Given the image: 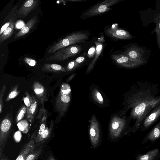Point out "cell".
I'll use <instances>...</instances> for the list:
<instances>
[{
    "label": "cell",
    "instance_id": "cell-1",
    "mask_svg": "<svg viewBox=\"0 0 160 160\" xmlns=\"http://www.w3.org/2000/svg\"><path fill=\"white\" fill-rule=\"evenodd\" d=\"M160 103V97H154L143 92H139L132 103V115L136 120L133 131L138 129L147 114Z\"/></svg>",
    "mask_w": 160,
    "mask_h": 160
},
{
    "label": "cell",
    "instance_id": "cell-2",
    "mask_svg": "<svg viewBox=\"0 0 160 160\" xmlns=\"http://www.w3.org/2000/svg\"><path fill=\"white\" fill-rule=\"evenodd\" d=\"M89 35L85 32L78 31L72 33L53 44L49 49L48 53H54L59 49L76 43L84 42L89 38Z\"/></svg>",
    "mask_w": 160,
    "mask_h": 160
},
{
    "label": "cell",
    "instance_id": "cell-3",
    "mask_svg": "<svg viewBox=\"0 0 160 160\" xmlns=\"http://www.w3.org/2000/svg\"><path fill=\"white\" fill-rule=\"evenodd\" d=\"M124 51L122 53L125 55L134 60L148 62L151 53V50L140 46L136 43H131L124 48Z\"/></svg>",
    "mask_w": 160,
    "mask_h": 160
},
{
    "label": "cell",
    "instance_id": "cell-4",
    "mask_svg": "<svg viewBox=\"0 0 160 160\" xmlns=\"http://www.w3.org/2000/svg\"><path fill=\"white\" fill-rule=\"evenodd\" d=\"M121 1L122 0H106L98 3L85 11L81 18L85 19L106 12L111 9L112 6Z\"/></svg>",
    "mask_w": 160,
    "mask_h": 160
},
{
    "label": "cell",
    "instance_id": "cell-5",
    "mask_svg": "<svg viewBox=\"0 0 160 160\" xmlns=\"http://www.w3.org/2000/svg\"><path fill=\"white\" fill-rule=\"evenodd\" d=\"M82 50V47L78 45L72 44L68 47L61 48L52 56L47 57L46 61H63L69 58L75 56Z\"/></svg>",
    "mask_w": 160,
    "mask_h": 160
},
{
    "label": "cell",
    "instance_id": "cell-6",
    "mask_svg": "<svg viewBox=\"0 0 160 160\" xmlns=\"http://www.w3.org/2000/svg\"><path fill=\"white\" fill-rule=\"evenodd\" d=\"M111 58L118 64L128 68H135L145 64L146 63L134 60L122 53L113 54Z\"/></svg>",
    "mask_w": 160,
    "mask_h": 160
},
{
    "label": "cell",
    "instance_id": "cell-7",
    "mask_svg": "<svg viewBox=\"0 0 160 160\" xmlns=\"http://www.w3.org/2000/svg\"><path fill=\"white\" fill-rule=\"evenodd\" d=\"M89 137L92 147L96 149L101 145L102 135L98 124L92 123L89 132Z\"/></svg>",
    "mask_w": 160,
    "mask_h": 160
},
{
    "label": "cell",
    "instance_id": "cell-8",
    "mask_svg": "<svg viewBox=\"0 0 160 160\" xmlns=\"http://www.w3.org/2000/svg\"><path fill=\"white\" fill-rule=\"evenodd\" d=\"M106 33L109 37L115 39L124 40L135 38L127 30L115 27H109L106 30Z\"/></svg>",
    "mask_w": 160,
    "mask_h": 160
},
{
    "label": "cell",
    "instance_id": "cell-9",
    "mask_svg": "<svg viewBox=\"0 0 160 160\" xmlns=\"http://www.w3.org/2000/svg\"><path fill=\"white\" fill-rule=\"evenodd\" d=\"M38 1V0H28L25 1L21 6L18 12V15L23 18L27 16L37 6Z\"/></svg>",
    "mask_w": 160,
    "mask_h": 160
},
{
    "label": "cell",
    "instance_id": "cell-10",
    "mask_svg": "<svg viewBox=\"0 0 160 160\" xmlns=\"http://www.w3.org/2000/svg\"><path fill=\"white\" fill-rule=\"evenodd\" d=\"M11 126V121L8 119L3 120L0 125V146L1 147L6 140Z\"/></svg>",
    "mask_w": 160,
    "mask_h": 160
},
{
    "label": "cell",
    "instance_id": "cell-11",
    "mask_svg": "<svg viewBox=\"0 0 160 160\" xmlns=\"http://www.w3.org/2000/svg\"><path fill=\"white\" fill-rule=\"evenodd\" d=\"M35 147L34 141H30L21 150L15 160H25L27 156L34 151Z\"/></svg>",
    "mask_w": 160,
    "mask_h": 160
},
{
    "label": "cell",
    "instance_id": "cell-12",
    "mask_svg": "<svg viewBox=\"0 0 160 160\" xmlns=\"http://www.w3.org/2000/svg\"><path fill=\"white\" fill-rule=\"evenodd\" d=\"M160 138V122L158 123L146 135L143 139L142 143L150 141L153 143Z\"/></svg>",
    "mask_w": 160,
    "mask_h": 160
},
{
    "label": "cell",
    "instance_id": "cell-13",
    "mask_svg": "<svg viewBox=\"0 0 160 160\" xmlns=\"http://www.w3.org/2000/svg\"><path fill=\"white\" fill-rule=\"evenodd\" d=\"M160 116V105L157 107L153 112L146 118L143 123L144 130L149 128Z\"/></svg>",
    "mask_w": 160,
    "mask_h": 160
},
{
    "label": "cell",
    "instance_id": "cell-14",
    "mask_svg": "<svg viewBox=\"0 0 160 160\" xmlns=\"http://www.w3.org/2000/svg\"><path fill=\"white\" fill-rule=\"evenodd\" d=\"M37 19L36 16H34L31 18L16 34L15 38H17L21 37L28 32L30 30L34 25Z\"/></svg>",
    "mask_w": 160,
    "mask_h": 160
},
{
    "label": "cell",
    "instance_id": "cell-15",
    "mask_svg": "<svg viewBox=\"0 0 160 160\" xmlns=\"http://www.w3.org/2000/svg\"><path fill=\"white\" fill-rule=\"evenodd\" d=\"M160 157V151L158 148H156L144 154L138 155L136 160H157Z\"/></svg>",
    "mask_w": 160,
    "mask_h": 160
},
{
    "label": "cell",
    "instance_id": "cell-16",
    "mask_svg": "<svg viewBox=\"0 0 160 160\" xmlns=\"http://www.w3.org/2000/svg\"><path fill=\"white\" fill-rule=\"evenodd\" d=\"M31 98V104L29 109L27 110V117L30 122H32L38 108V103L37 100L33 96Z\"/></svg>",
    "mask_w": 160,
    "mask_h": 160
},
{
    "label": "cell",
    "instance_id": "cell-17",
    "mask_svg": "<svg viewBox=\"0 0 160 160\" xmlns=\"http://www.w3.org/2000/svg\"><path fill=\"white\" fill-rule=\"evenodd\" d=\"M153 22L156 24L154 31L156 33L157 44L160 51V12L155 15Z\"/></svg>",
    "mask_w": 160,
    "mask_h": 160
},
{
    "label": "cell",
    "instance_id": "cell-18",
    "mask_svg": "<svg viewBox=\"0 0 160 160\" xmlns=\"http://www.w3.org/2000/svg\"><path fill=\"white\" fill-rule=\"evenodd\" d=\"M43 71L49 72H60L65 71L64 68L56 64H45L42 68Z\"/></svg>",
    "mask_w": 160,
    "mask_h": 160
},
{
    "label": "cell",
    "instance_id": "cell-19",
    "mask_svg": "<svg viewBox=\"0 0 160 160\" xmlns=\"http://www.w3.org/2000/svg\"><path fill=\"white\" fill-rule=\"evenodd\" d=\"M95 43L96 46V53L94 59L89 64L88 68V71L91 70L93 67L97 59L101 53L103 49V45L102 43L97 41L95 42Z\"/></svg>",
    "mask_w": 160,
    "mask_h": 160
},
{
    "label": "cell",
    "instance_id": "cell-20",
    "mask_svg": "<svg viewBox=\"0 0 160 160\" xmlns=\"http://www.w3.org/2000/svg\"><path fill=\"white\" fill-rule=\"evenodd\" d=\"M14 26V22L12 21L9 27L0 35V44L11 36L13 32Z\"/></svg>",
    "mask_w": 160,
    "mask_h": 160
},
{
    "label": "cell",
    "instance_id": "cell-21",
    "mask_svg": "<svg viewBox=\"0 0 160 160\" xmlns=\"http://www.w3.org/2000/svg\"><path fill=\"white\" fill-rule=\"evenodd\" d=\"M58 99L56 104L57 108L58 110H60L62 105H64L65 104H68L70 100L69 96L63 94H62Z\"/></svg>",
    "mask_w": 160,
    "mask_h": 160
},
{
    "label": "cell",
    "instance_id": "cell-22",
    "mask_svg": "<svg viewBox=\"0 0 160 160\" xmlns=\"http://www.w3.org/2000/svg\"><path fill=\"white\" fill-rule=\"evenodd\" d=\"M34 92L39 98H41L44 94V89L41 84L37 83L34 86Z\"/></svg>",
    "mask_w": 160,
    "mask_h": 160
},
{
    "label": "cell",
    "instance_id": "cell-23",
    "mask_svg": "<svg viewBox=\"0 0 160 160\" xmlns=\"http://www.w3.org/2000/svg\"><path fill=\"white\" fill-rule=\"evenodd\" d=\"M42 151L41 148L37 150L33 151L27 156L25 160H36L41 154Z\"/></svg>",
    "mask_w": 160,
    "mask_h": 160
},
{
    "label": "cell",
    "instance_id": "cell-24",
    "mask_svg": "<svg viewBox=\"0 0 160 160\" xmlns=\"http://www.w3.org/2000/svg\"><path fill=\"white\" fill-rule=\"evenodd\" d=\"M51 133V131L48 127L45 128L42 133L41 137L40 142H43L47 139L49 138Z\"/></svg>",
    "mask_w": 160,
    "mask_h": 160
},
{
    "label": "cell",
    "instance_id": "cell-25",
    "mask_svg": "<svg viewBox=\"0 0 160 160\" xmlns=\"http://www.w3.org/2000/svg\"><path fill=\"white\" fill-rule=\"evenodd\" d=\"M45 128V123L42 122L40 125L38 134L35 138L36 142L38 143L40 142L41 135Z\"/></svg>",
    "mask_w": 160,
    "mask_h": 160
},
{
    "label": "cell",
    "instance_id": "cell-26",
    "mask_svg": "<svg viewBox=\"0 0 160 160\" xmlns=\"http://www.w3.org/2000/svg\"><path fill=\"white\" fill-rule=\"evenodd\" d=\"M70 92L71 89L68 85L65 83L62 85L61 88V92L62 94L67 95Z\"/></svg>",
    "mask_w": 160,
    "mask_h": 160
},
{
    "label": "cell",
    "instance_id": "cell-27",
    "mask_svg": "<svg viewBox=\"0 0 160 160\" xmlns=\"http://www.w3.org/2000/svg\"><path fill=\"white\" fill-rule=\"evenodd\" d=\"M79 65L76 62L75 60L70 62L68 64L67 69L68 71L73 69Z\"/></svg>",
    "mask_w": 160,
    "mask_h": 160
},
{
    "label": "cell",
    "instance_id": "cell-28",
    "mask_svg": "<svg viewBox=\"0 0 160 160\" xmlns=\"http://www.w3.org/2000/svg\"><path fill=\"white\" fill-rule=\"evenodd\" d=\"M96 51V48L94 46L91 47L88 51L87 54L88 57L90 58H92L95 55Z\"/></svg>",
    "mask_w": 160,
    "mask_h": 160
},
{
    "label": "cell",
    "instance_id": "cell-29",
    "mask_svg": "<svg viewBox=\"0 0 160 160\" xmlns=\"http://www.w3.org/2000/svg\"><path fill=\"white\" fill-rule=\"evenodd\" d=\"M24 61L26 63L31 66H34L36 63V62L35 60L28 57L24 58Z\"/></svg>",
    "mask_w": 160,
    "mask_h": 160
},
{
    "label": "cell",
    "instance_id": "cell-30",
    "mask_svg": "<svg viewBox=\"0 0 160 160\" xmlns=\"http://www.w3.org/2000/svg\"><path fill=\"white\" fill-rule=\"evenodd\" d=\"M24 102L27 106V110L30 107L31 104V98H30L28 94H27L26 97L24 98Z\"/></svg>",
    "mask_w": 160,
    "mask_h": 160
},
{
    "label": "cell",
    "instance_id": "cell-31",
    "mask_svg": "<svg viewBox=\"0 0 160 160\" xmlns=\"http://www.w3.org/2000/svg\"><path fill=\"white\" fill-rule=\"evenodd\" d=\"M26 109L25 107H23L22 108L17 116V121H19L23 117L26 112Z\"/></svg>",
    "mask_w": 160,
    "mask_h": 160
},
{
    "label": "cell",
    "instance_id": "cell-32",
    "mask_svg": "<svg viewBox=\"0 0 160 160\" xmlns=\"http://www.w3.org/2000/svg\"><path fill=\"white\" fill-rule=\"evenodd\" d=\"M12 21H9L4 24L1 27L0 31V35L9 27Z\"/></svg>",
    "mask_w": 160,
    "mask_h": 160
},
{
    "label": "cell",
    "instance_id": "cell-33",
    "mask_svg": "<svg viewBox=\"0 0 160 160\" xmlns=\"http://www.w3.org/2000/svg\"><path fill=\"white\" fill-rule=\"evenodd\" d=\"M85 59V57L84 56H81L77 58L75 60L76 62L79 65L80 64L82 63Z\"/></svg>",
    "mask_w": 160,
    "mask_h": 160
},
{
    "label": "cell",
    "instance_id": "cell-34",
    "mask_svg": "<svg viewBox=\"0 0 160 160\" xmlns=\"http://www.w3.org/2000/svg\"><path fill=\"white\" fill-rule=\"evenodd\" d=\"M17 95V92L16 91H13L11 92L8 95V97L10 99L14 98Z\"/></svg>",
    "mask_w": 160,
    "mask_h": 160
},
{
    "label": "cell",
    "instance_id": "cell-35",
    "mask_svg": "<svg viewBox=\"0 0 160 160\" xmlns=\"http://www.w3.org/2000/svg\"><path fill=\"white\" fill-rule=\"evenodd\" d=\"M97 98L101 102H103V99L101 94L99 92H98L96 94Z\"/></svg>",
    "mask_w": 160,
    "mask_h": 160
},
{
    "label": "cell",
    "instance_id": "cell-36",
    "mask_svg": "<svg viewBox=\"0 0 160 160\" xmlns=\"http://www.w3.org/2000/svg\"><path fill=\"white\" fill-rule=\"evenodd\" d=\"M48 160H55L53 157L51 155L49 157Z\"/></svg>",
    "mask_w": 160,
    "mask_h": 160
},
{
    "label": "cell",
    "instance_id": "cell-37",
    "mask_svg": "<svg viewBox=\"0 0 160 160\" xmlns=\"http://www.w3.org/2000/svg\"><path fill=\"white\" fill-rule=\"evenodd\" d=\"M0 160H7V159L5 158H2Z\"/></svg>",
    "mask_w": 160,
    "mask_h": 160
}]
</instances>
